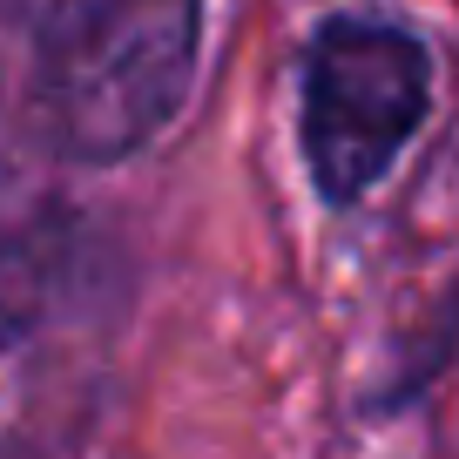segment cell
<instances>
[{"instance_id": "obj_3", "label": "cell", "mask_w": 459, "mask_h": 459, "mask_svg": "<svg viewBox=\"0 0 459 459\" xmlns=\"http://www.w3.org/2000/svg\"><path fill=\"white\" fill-rule=\"evenodd\" d=\"M95 277V223L61 189L0 169V338L55 325Z\"/></svg>"}, {"instance_id": "obj_1", "label": "cell", "mask_w": 459, "mask_h": 459, "mask_svg": "<svg viewBox=\"0 0 459 459\" xmlns=\"http://www.w3.org/2000/svg\"><path fill=\"white\" fill-rule=\"evenodd\" d=\"M210 0H28V108L74 169H115L183 122Z\"/></svg>"}, {"instance_id": "obj_2", "label": "cell", "mask_w": 459, "mask_h": 459, "mask_svg": "<svg viewBox=\"0 0 459 459\" xmlns=\"http://www.w3.org/2000/svg\"><path fill=\"white\" fill-rule=\"evenodd\" d=\"M432 48L385 14H331L298 61V156L325 210H359L432 115Z\"/></svg>"}]
</instances>
